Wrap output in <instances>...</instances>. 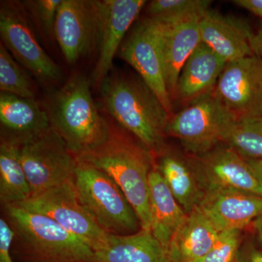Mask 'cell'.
I'll return each mask as SVG.
<instances>
[{
    "instance_id": "1",
    "label": "cell",
    "mask_w": 262,
    "mask_h": 262,
    "mask_svg": "<svg viewBox=\"0 0 262 262\" xmlns=\"http://www.w3.org/2000/svg\"><path fill=\"white\" fill-rule=\"evenodd\" d=\"M99 89L106 112L151 154L158 157L166 150L165 138L170 115L139 76L112 72Z\"/></svg>"
},
{
    "instance_id": "2",
    "label": "cell",
    "mask_w": 262,
    "mask_h": 262,
    "mask_svg": "<svg viewBox=\"0 0 262 262\" xmlns=\"http://www.w3.org/2000/svg\"><path fill=\"white\" fill-rule=\"evenodd\" d=\"M45 107L51 127L75 157L98 147L111 134L92 97L91 81L84 75L72 76Z\"/></svg>"
},
{
    "instance_id": "3",
    "label": "cell",
    "mask_w": 262,
    "mask_h": 262,
    "mask_svg": "<svg viewBox=\"0 0 262 262\" xmlns=\"http://www.w3.org/2000/svg\"><path fill=\"white\" fill-rule=\"evenodd\" d=\"M76 158L110 176L135 210L141 229L150 230L149 177L155 166L151 151L141 143L112 130L102 144Z\"/></svg>"
},
{
    "instance_id": "4",
    "label": "cell",
    "mask_w": 262,
    "mask_h": 262,
    "mask_svg": "<svg viewBox=\"0 0 262 262\" xmlns=\"http://www.w3.org/2000/svg\"><path fill=\"white\" fill-rule=\"evenodd\" d=\"M24 252L34 262H93L89 245L55 221L19 205L3 207Z\"/></svg>"
},
{
    "instance_id": "5",
    "label": "cell",
    "mask_w": 262,
    "mask_h": 262,
    "mask_svg": "<svg viewBox=\"0 0 262 262\" xmlns=\"http://www.w3.org/2000/svg\"><path fill=\"white\" fill-rule=\"evenodd\" d=\"M73 182L81 203L105 232L127 235L141 230L135 210L107 174L77 160Z\"/></svg>"
},
{
    "instance_id": "6",
    "label": "cell",
    "mask_w": 262,
    "mask_h": 262,
    "mask_svg": "<svg viewBox=\"0 0 262 262\" xmlns=\"http://www.w3.org/2000/svg\"><path fill=\"white\" fill-rule=\"evenodd\" d=\"M236 121L213 91L193 100L187 108L170 116L166 136L178 139L190 156H199L223 143Z\"/></svg>"
},
{
    "instance_id": "7",
    "label": "cell",
    "mask_w": 262,
    "mask_h": 262,
    "mask_svg": "<svg viewBox=\"0 0 262 262\" xmlns=\"http://www.w3.org/2000/svg\"><path fill=\"white\" fill-rule=\"evenodd\" d=\"M29 20L22 2L2 1V43L39 82L45 84L57 83L62 78L61 69L38 42Z\"/></svg>"
},
{
    "instance_id": "8",
    "label": "cell",
    "mask_w": 262,
    "mask_h": 262,
    "mask_svg": "<svg viewBox=\"0 0 262 262\" xmlns=\"http://www.w3.org/2000/svg\"><path fill=\"white\" fill-rule=\"evenodd\" d=\"M18 146L32 195L73 180L77 158L53 127Z\"/></svg>"
},
{
    "instance_id": "9",
    "label": "cell",
    "mask_w": 262,
    "mask_h": 262,
    "mask_svg": "<svg viewBox=\"0 0 262 262\" xmlns=\"http://www.w3.org/2000/svg\"><path fill=\"white\" fill-rule=\"evenodd\" d=\"M18 205L52 219L82 239L94 251L104 246L110 236L81 203L73 180L32 194Z\"/></svg>"
},
{
    "instance_id": "10",
    "label": "cell",
    "mask_w": 262,
    "mask_h": 262,
    "mask_svg": "<svg viewBox=\"0 0 262 262\" xmlns=\"http://www.w3.org/2000/svg\"><path fill=\"white\" fill-rule=\"evenodd\" d=\"M117 55L136 71L172 116L173 106L165 82L158 24L148 17L139 22L128 33Z\"/></svg>"
},
{
    "instance_id": "11",
    "label": "cell",
    "mask_w": 262,
    "mask_h": 262,
    "mask_svg": "<svg viewBox=\"0 0 262 262\" xmlns=\"http://www.w3.org/2000/svg\"><path fill=\"white\" fill-rule=\"evenodd\" d=\"M213 94L237 120L262 117V57L227 62Z\"/></svg>"
},
{
    "instance_id": "12",
    "label": "cell",
    "mask_w": 262,
    "mask_h": 262,
    "mask_svg": "<svg viewBox=\"0 0 262 262\" xmlns=\"http://www.w3.org/2000/svg\"><path fill=\"white\" fill-rule=\"evenodd\" d=\"M192 157L205 192L232 189L262 196V182L257 174L228 144L221 143L205 154Z\"/></svg>"
},
{
    "instance_id": "13",
    "label": "cell",
    "mask_w": 262,
    "mask_h": 262,
    "mask_svg": "<svg viewBox=\"0 0 262 262\" xmlns=\"http://www.w3.org/2000/svg\"><path fill=\"white\" fill-rule=\"evenodd\" d=\"M98 25L97 0H62L55 39L67 63L75 64L98 47Z\"/></svg>"
},
{
    "instance_id": "14",
    "label": "cell",
    "mask_w": 262,
    "mask_h": 262,
    "mask_svg": "<svg viewBox=\"0 0 262 262\" xmlns=\"http://www.w3.org/2000/svg\"><path fill=\"white\" fill-rule=\"evenodd\" d=\"M145 0H97L98 56L91 81L99 88L113 68V60Z\"/></svg>"
},
{
    "instance_id": "15",
    "label": "cell",
    "mask_w": 262,
    "mask_h": 262,
    "mask_svg": "<svg viewBox=\"0 0 262 262\" xmlns=\"http://www.w3.org/2000/svg\"><path fill=\"white\" fill-rule=\"evenodd\" d=\"M202 42L227 62L255 55V33L246 20L209 9L199 22Z\"/></svg>"
},
{
    "instance_id": "16",
    "label": "cell",
    "mask_w": 262,
    "mask_h": 262,
    "mask_svg": "<svg viewBox=\"0 0 262 262\" xmlns=\"http://www.w3.org/2000/svg\"><path fill=\"white\" fill-rule=\"evenodd\" d=\"M199 208L220 232L244 230L262 215V196L223 189L205 193Z\"/></svg>"
},
{
    "instance_id": "17",
    "label": "cell",
    "mask_w": 262,
    "mask_h": 262,
    "mask_svg": "<svg viewBox=\"0 0 262 262\" xmlns=\"http://www.w3.org/2000/svg\"><path fill=\"white\" fill-rule=\"evenodd\" d=\"M1 139L21 144L51 127L49 116L35 98L0 93Z\"/></svg>"
},
{
    "instance_id": "18",
    "label": "cell",
    "mask_w": 262,
    "mask_h": 262,
    "mask_svg": "<svg viewBox=\"0 0 262 262\" xmlns=\"http://www.w3.org/2000/svg\"><path fill=\"white\" fill-rule=\"evenodd\" d=\"M202 17L170 25L155 20L159 25L165 82L171 100L177 97V86L183 67L202 42L199 27Z\"/></svg>"
},
{
    "instance_id": "19",
    "label": "cell",
    "mask_w": 262,
    "mask_h": 262,
    "mask_svg": "<svg viewBox=\"0 0 262 262\" xmlns=\"http://www.w3.org/2000/svg\"><path fill=\"white\" fill-rule=\"evenodd\" d=\"M155 167L186 213L200 206L205 195L192 157L166 150L158 157Z\"/></svg>"
},
{
    "instance_id": "20",
    "label": "cell",
    "mask_w": 262,
    "mask_h": 262,
    "mask_svg": "<svg viewBox=\"0 0 262 262\" xmlns=\"http://www.w3.org/2000/svg\"><path fill=\"white\" fill-rule=\"evenodd\" d=\"M227 62L205 43L198 45L179 76L177 97L192 101L211 92Z\"/></svg>"
},
{
    "instance_id": "21",
    "label": "cell",
    "mask_w": 262,
    "mask_h": 262,
    "mask_svg": "<svg viewBox=\"0 0 262 262\" xmlns=\"http://www.w3.org/2000/svg\"><path fill=\"white\" fill-rule=\"evenodd\" d=\"M94 252L93 262H172L151 231L142 229L127 235L110 234L104 246Z\"/></svg>"
},
{
    "instance_id": "22",
    "label": "cell",
    "mask_w": 262,
    "mask_h": 262,
    "mask_svg": "<svg viewBox=\"0 0 262 262\" xmlns=\"http://www.w3.org/2000/svg\"><path fill=\"white\" fill-rule=\"evenodd\" d=\"M149 199L150 231L168 250L170 241L188 213L175 199L155 166L149 177Z\"/></svg>"
},
{
    "instance_id": "23",
    "label": "cell",
    "mask_w": 262,
    "mask_h": 262,
    "mask_svg": "<svg viewBox=\"0 0 262 262\" xmlns=\"http://www.w3.org/2000/svg\"><path fill=\"white\" fill-rule=\"evenodd\" d=\"M220 232L199 207L188 213L169 245L172 262H196L211 249Z\"/></svg>"
},
{
    "instance_id": "24",
    "label": "cell",
    "mask_w": 262,
    "mask_h": 262,
    "mask_svg": "<svg viewBox=\"0 0 262 262\" xmlns=\"http://www.w3.org/2000/svg\"><path fill=\"white\" fill-rule=\"evenodd\" d=\"M32 196V189L23 168L18 146L1 139L0 144V201L3 207L18 205Z\"/></svg>"
},
{
    "instance_id": "25",
    "label": "cell",
    "mask_w": 262,
    "mask_h": 262,
    "mask_svg": "<svg viewBox=\"0 0 262 262\" xmlns=\"http://www.w3.org/2000/svg\"><path fill=\"white\" fill-rule=\"evenodd\" d=\"M209 0H154L146 8L148 18L170 25L202 17L210 9Z\"/></svg>"
},
{
    "instance_id": "26",
    "label": "cell",
    "mask_w": 262,
    "mask_h": 262,
    "mask_svg": "<svg viewBox=\"0 0 262 262\" xmlns=\"http://www.w3.org/2000/svg\"><path fill=\"white\" fill-rule=\"evenodd\" d=\"M223 143L244 158L262 160V117L237 120Z\"/></svg>"
},
{
    "instance_id": "27",
    "label": "cell",
    "mask_w": 262,
    "mask_h": 262,
    "mask_svg": "<svg viewBox=\"0 0 262 262\" xmlns=\"http://www.w3.org/2000/svg\"><path fill=\"white\" fill-rule=\"evenodd\" d=\"M0 91L20 97L35 98V86L30 77L2 42L0 44Z\"/></svg>"
},
{
    "instance_id": "28",
    "label": "cell",
    "mask_w": 262,
    "mask_h": 262,
    "mask_svg": "<svg viewBox=\"0 0 262 262\" xmlns=\"http://www.w3.org/2000/svg\"><path fill=\"white\" fill-rule=\"evenodd\" d=\"M62 0H27L22 2L29 18L43 37L55 38V26L58 8Z\"/></svg>"
},
{
    "instance_id": "29",
    "label": "cell",
    "mask_w": 262,
    "mask_h": 262,
    "mask_svg": "<svg viewBox=\"0 0 262 262\" xmlns=\"http://www.w3.org/2000/svg\"><path fill=\"white\" fill-rule=\"evenodd\" d=\"M242 243V230L221 232L211 249L196 262H236Z\"/></svg>"
},
{
    "instance_id": "30",
    "label": "cell",
    "mask_w": 262,
    "mask_h": 262,
    "mask_svg": "<svg viewBox=\"0 0 262 262\" xmlns=\"http://www.w3.org/2000/svg\"><path fill=\"white\" fill-rule=\"evenodd\" d=\"M14 232L8 221L0 220V262H14L11 256L12 244L14 239Z\"/></svg>"
},
{
    "instance_id": "31",
    "label": "cell",
    "mask_w": 262,
    "mask_h": 262,
    "mask_svg": "<svg viewBox=\"0 0 262 262\" xmlns=\"http://www.w3.org/2000/svg\"><path fill=\"white\" fill-rule=\"evenodd\" d=\"M236 262H262V251L251 241H244L239 248Z\"/></svg>"
},
{
    "instance_id": "32",
    "label": "cell",
    "mask_w": 262,
    "mask_h": 262,
    "mask_svg": "<svg viewBox=\"0 0 262 262\" xmlns=\"http://www.w3.org/2000/svg\"><path fill=\"white\" fill-rule=\"evenodd\" d=\"M232 3L251 12L262 20V0H234Z\"/></svg>"
},
{
    "instance_id": "33",
    "label": "cell",
    "mask_w": 262,
    "mask_h": 262,
    "mask_svg": "<svg viewBox=\"0 0 262 262\" xmlns=\"http://www.w3.org/2000/svg\"><path fill=\"white\" fill-rule=\"evenodd\" d=\"M252 46L255 54L259 55L262 53V22L257 32L255 33L253 36Z\"/></svg>"
},
{
    "instance_id": "34",
    "label": "cell",
    "mask_w": 262,
    "mask_h": 262,
    "mask_svg": "<svg viewBox=\"0 0 262 262\" xmlns=\"http://www.w3.org/2000/svg\"><path fill=\"white\" fill-rule=\"evenodd\" d=\"M246 159L248 160V163L252 167L262 182V160L249 159V158H246Z\"/></svg>"
},
{
    "instance_id": "35",
    "label": "cell",
    "mask_w": 262,
    "mask_h": 262,
    "mask_svg": "<svg viewBox=\"0 0 262 262\" xmlns=\"http://www.w3.org/2000/svg\"><path fill=\"white\" fill-rule=\"evenodd\" d=\"M253 227H254L255 232L257 234L258 241L262 245V215L258 217L253 222Z\"/></svg>"
},
{
    "instance_id": "36",
    "label": "cell",
    "mask_w": 262,
    "mask_h": 262,
    "mask_svg": "<svg viewBox=\"0 0 262 262\" xmlns=\"http://www.w3.org/2000/svg\"><path fill=\"white\" fill-rule=\"evenodd\" d=\"M258 56H261L262 57V53H260L259 55H258Z\"/></svg>"
}]
</instances>
